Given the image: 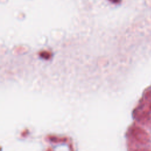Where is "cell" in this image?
<instances>
[{
    "label": "cell",
    "instance_id": "cell-3",
    "mask_svg": "<svg viewBox=\"0 0 151 151\" xmlns=\"http://www.w3.org/2000/svg\"><path fill=\"white\" fill-rule=\"evenodd\" d=\"M149 110H150V111H151V102L150 103V104H149Z\"/></svg>",
    "mask_w": 151,
    "mask_h": 151
},
{
    "label": "cell",
    "instance_id": "cell-1",
    "mask_svg": "<svg viewBox=\"0 0 151 151\" xmlns=\"http://www.w3.org/2000/svg\"><path fill=\"white\" fill-rule=\"evenodd\" d=\"M132 134L134 138L142 144H146L150 141V136L146 131L139 127H136L132 130Z\"/></svg>",
    "mask_w": 151,
    "mask_h": 151
},
{
    "label": "cell",
    "instance_id": "cell-2",
    "mask_svg": "<svg viewBox=\"0 0 151 151\" xmlns=\"http://www.w3.org/2000/svg\"><path fill=\"white\" fill-rule=\"evenodd\" d=\"M134 151H150V150L146 149H136Z\"/></svg>",
    "mask_w": 151,
    "mask_h": 151
}]
</instances>
